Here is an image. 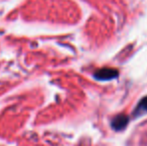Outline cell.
<instances>
[{"label":"cell","mask_w":147,"mask_h":146,"mask_svg":"<svg viewBox=\"0 0 147 146\" xmlns=\"http://www.w3.org/2000/svg\"><path fill=\"white\" fill-rule=\"evenodd\" d=\"M144 113H147V96H145V97L140 100V102L138 103L135 111H134V114H135L136 116L144 114Z\"/></svg>","instance_id":"cell-3"},{"label":"cell","mask_w":147,"mask_h":146,"mask_svg":"<svg viewBox=\"0 0 147 146\" xmlns=\"http://www.w3.org/2000/svg\"><path fill=\"white\" fill-rule=\"evenodd\" d=\"M119 72L117 69L114 68H101L95 71L94 78L99 81H109L118 77Z\"/></svg>","instance_id":"cell-1"},{"label":"cell","mask_w":147,"mask_h":146,"mask_svg":"<svg viewBox=\"0 0 147 146\" xmlns=\"http://www.w3.org/2000/svg\"><path fill=\"white\" fill-rule=\"evenodd\" d=\"M129 123V116L126 114H119L111 120V127L115 131H122Z\"/></svg>","instance_id":"cell-2"}]
</instances>
